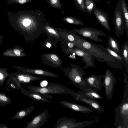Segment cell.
Instances as JSON below:
<instances>
[{"mask_svg": "<svg viewBox=\"0 0 128 128\" xmlns=\"http://www.w3.org/2000/svg\"><path fill=\"white\" fill-rule=\"evenodd\" d=\"M72 44L77 47L89 51L98 61L105 62L111 67L123 70L122 64L110 54L104 46L92 43L80 36Z\"/></svg>", "mask_w": 128, "mask_h": 128, "instance_id": "1", "label": "cell"}, {"mask_svg": "<svg viewBox=\"0 0 128 128\" xmlns=\"http://www.w3.org/2000/svg\"><path fill=\"white\" fill-rule=\"evenodd\" d=\"M126 83L123 98L119 105L114 109V125L118 128H128V81Z\"/></svg>", "mask_w": 128, "mask_h": 128, "instance_id": "2", "label": "cell"}, {"mask_svg": "<svg viewBox=\"0 0 128 128\" xmlns=\"http://www.w3.org/2000/svg\"><path fill=\"white\" fill-rule=\"evenodd\" d=\"M71 67L62 68L61 69L65 74L71 81L72 84L82 90L86 88H92L90 86L83 78L85 73L82 68L78 65L72 63Z\"/></svg>", "mask_w": 128, "mask_h": 128, "instance_id": "3", "label": "cell"}, {"mask_svg": "<svg viewBox=\"0 0 128 128\" xmlns=\"http://www.w3.org/2000/svg\"><path fill=\"white\" fill-rule=\"evenodd\" d=\"M28 88L30 91L42 94H70L74 90L64 86L51 82L45 86H28Z\"/></svg>", "mask_w": 128, "mask_h": 128, "instance_id": "4", "label": "cell"}, {"mask_svg": "<svg viewBox=\"0 0 128 128\" xmlns=\"http://www.w3.org/2000/svg\"><path fill=\"white\" fill-rule=\"evenodd\" d=\"M8 76L6 82L14 84L18 89H20L21 84H30L32 81L39 80L42 79L41 77L35 76L30 73L22 71L11 74Z\"/></svg>", "mask_w": 128, "mask_h": 128, "instance_id": "5", "label": "cell"}, {"mask_svg": "<svg viewBox=\"0 0 128 128\" xmlns=\"http://www.w3.org/2000/svg\"><path fill=\"white\" fill-rule=\"evenodd\" d=\"M70 32L77 33L83 37L90 38L97 42H104L99 36L106 35V34L100 30L89 27H81L79 29L74 28Z\"/></svg>", "mask_w": 128, "mask_h": 128, "instance_id": "6", "label": "cell"}, {"mask_svg": "<svg viewBox=\"0 0 128 128\" xmlns=\"http://www.w3.org/2000/svg\"><path fill=\"white\" fill-rule=\"evenodd\" d=\"M66 53L74 54L82 58L83 62L86 64L83 68L86 69L89 67L93 68L95 66L94 56L88 50L81 48H70L65 49Z\"/></svg>", "mask_w": 128, "mask_h": 128, "instance_id": "7", "label": "cell"}, {"mask_svg": "<svg viewBox=\"0 0 128 128\" xmlns=\"http://www.w3.org/2000/svg\"><path fill=\"white\" fill-rule=\"evenodd\" d=\"M117 4L114 11V22L115 34L119 37L124 34L125 27V21L120 0Z\"/></svg>", "mask_w": 128, "mask_h": 128, "instance_id": "8", "label": "cell"}, {"mask_svg": "<svg viewBox=\"0 0 128 128\" xmlns=\"http://www.w3.org/2000/svg\"><path fill=\"white\" fill-rule=\"evenodd\" d=\"M74 118L62 117L58 120L54 128H82L91 124V121L76 122Z\"/></svg>", "mask_w": 128, "mask_h": 128, "instance_id": "9", "label": "cell"}, {"mask_svg": "<svg viewBox=\"0 0 128 128\" xmlns=\"http://www.w3.org/2000/svg\"><path fill=\"white\" fill-rule=\"evenodd\" d=\"M74 100L84 102L88 105L91 108L98 113L103 112L104 109L96 100L92 99L87 96L80 91L75 92L74 90L70 94Z\"/></svg>", "mask_w": 128, "mask_h": 128, "instance_id": "10", "label": "cell"}, {"mask_svg": "<svg viewBox=\"0 0 128 128\" xmlns=\"http://www.w3.org/2000/svg\"><path fill=\"white\" fill-rule=\"evenodd\" d=\"M102 82L105 90V94L109 99L112 97L114 87L116 82V78L112 71L107 69L106 71Z\"/></svg>", "mask_w": 128, "mask_h": 128, "instance_id": "11", "label": "cell"}, {"mask_svg": "<svg viewBox=\"0 0 128 128\" xmlns=\"http://www.w3.org/2000/svg\"><path fill=\"white\" fill-rule=\"evenodd\" d=\"M47 108L40 114L36 116L30 121L28 122L24 128H40L48 122L49 116Z\"/></svg>", "mask_w": 128, "mask_h": 128, "instance_id": "12", "label": "cell"}, {"mask_svg": "<svg viewBox=\"0 0 128 128\" xmlns=\"http://www.w3.org/2000/svg\"><path fill=\"white\" fill-rule=\"evenodd\" d=\"M20 89L22 93L32 99L41 102H51V100L48 98L52 99V97L48 94H40L30 90H28L22 86Z\"/></svg>", "mask_w": 128, "mask_h": 128, "instance_id": "13", "label": "cell"}, {"mask_svg": "<svg viewBox=\"0 0 128 128\" xmlns=\"http://www.w3.org/2000/svg\"><path fill=\"white\" fill-rule=\"evenodd\" d=\"M42 61L46 64L52 67L61 69L62 61L57 55L54 54H44L42 56Z\"/></svg>", "mask_w": 128, "mask_h": 128, "instance_id": "14", "label": "cell"}, {"mask_svg": "<svg viewBox=\"0 0 128 128\" xmlns=\"http://www.w3.org/2000/svg\"><path fill=\"white\" fill-rule=\"evenodd\" d=\"M60 103L66 108L76 112L86 113L94 112L91 108L76 103L64 100H61Z\"/></svg>", "mask_w": 128, "mask_h": 128, "instance_id": "15", "label": "cell"}, {"mask_svg": "<svg viewBox=\"0 0 128 128\" xmlns=\"http://www.w3.org/2000/svg\"><path fill=\"white\" fill-rule=\"evenodd\" d=\"M104 75L98 76L91 74L85 77L84 79L89 85L94 89L99 91L103 86L102 79L104 78Z\"/></svg>", "mask_w": 128, "mask_h": 128, "instance_id": "16", "label": "cell"}, {"mask_svg": "<svg viewBox=\"0 0 128 128\" xmlns=\"http://www.w3.org/2000/svg\"><path fill=\"white\" fill-rule=\"evenodd\" d=\"M93 12L101 24L108 30L111 31L108 22V14L102 10L96 8L94 9Z\"/></svg>", "mask_w": 128, "mask_h": 128, "instance_id": "17", "label": "cell"}, {"mask_svg": "<svg viewBox=\"0 0 128 128\" xmlns=\"http://www.w3.org/2000/svg\"><path fill=\"white\" fill-rule=\"evenodd\" d=\"M21 71L31 74L40 75L42 76L50 77H58L59 76L54 73L40 69H31L22 68L19 69Z\"/></svg>", "mask_w": 128, "mask_h": 128, "instance_id": "18", "label": "cell"}, {"mask_svg": "<svg viewBox=\"0 0 128 128\" xmlns=\"http://www.w3.org/2000/svg\"><path fill=\"white\" fill-rule=\"evenodd\" d=\"M108 47L122 56L121 50L117 40L114 37L111 36H108Z\"/></svg>", "mask_w": 128, "mask_h": 128, "instance_id": "19", "label": "cell"}, {"mask_svg": "<svg viewBox=\"0 0 128 128\" xmlns=\"http://www.w3.org/2000/svg\"><path fill=\"white\" fill-rule=\"evenodd\" d=\"M34 107L32 106L16 112L12 119L20 120L29 115L34 110Z\"/></svg>", "mask_w": 128, "mask_h": 128, "instance_id": "20", "label": "cell"}, {"mask_svg": "<svg viewBox=\"0 0 128 128\" xmlns=\"http://www.w3.org/2000/svg\"><path fill=\"white\" fill-rule=\"evenodd\" d=\"M80 92L89 98L94 99H103V98L98 94L96 90L92 88L83 89Z\"/></svg>", "mask_w": 128, "mask_h": 128, "instance_id": "21", "label": "cell"}, {"mask_svg": "<svg viewBox=\"0 0 128 128\" xmlns=\"http://www.w3.org/2000/svg\"><path fill=\"white\" fill-rule=\"evenodd\" d=\"M124 16L125 21V27L126 36L128 38V11L127 6L125 0H120Z\"/></svg>", "mask_w": 128, "mask_h": 128, "instance_id": "22", "label": "cell"}, {"mask_svg": "<svg viewBox=\"0 0 128 128\" xmlns=\"http://www.w3.org/2000/svg\"><path fill=\"white\" fill-rule=\"evenodd\" d=\"M122 55L125 62V68L128 74V41L125 42L121 47Z\"/></svg>", "mask_w": 128, "mask_h": 128, "instance_id": "23", "label": "cell"}, {"mask_svg": "<svg viewBox=\"0 0 128 128\" xmlns=\"http://www.w3.org/2000/svg\"><path fill=\"white\" fill-rule=\"evenodd\" d=\"M94 1V0H84L85 8L87 13L89 14H91L96 8Z\"/></svg>", "mask_w": 128, "mask_h": 128, "instance_id": "24", "label": "cell"}, {"mask_svg": "<svg viewBox=\"0 0 128 128\" xmlns=\"http://www.w3.org/2000/svg\"><path fill=\"white\" fill-rule=\"evenodd\" d=\"M106 48L110 54L115 59L119 61L125 67L126 65L125 62L122 56L119 55L108 46Z\"/></svg>", "mask_w": 128, "mask_h": 128, "instance_id": "25", "label": "cell"}, {"mask_svg": "<svg viewBox=\"0 0 128 128\" xmlns=\"http://www.w3.org/2000/svg\"><path fill=\"white\" fill-rule=\"evenodd\" d=\"M12 101L10 98L5 94L0 92V106H4L11 104Z\"/></svg>", "mask_w": 128, "mask_h": 128, "instance_id": "26", "label": "cell"}, {"mask_svg": "<svg viewBox=\"0 0 128 128\" xmlns=\"http://www.w3.org/2000/svg\"><path fill=\"white\" fill-rule=\"evenodd\" d=\"M45 30L49 35L58 39H60L61 37L60 33L56 30L48 26H46Z\"/></svg>", "mask_w": 128, "mask_h": 128, "instance_id": "27", "label": "cell"}, {"mask_svg": "<svg viewBox=\"0 0 128 128\" xmlns=\"http://www.w3.org/2000/svg\"><path fill=\"white\" fill-rule=\"evenodd\" d=\"M66 22L70 24L79 25H83L84 24L80 20L75 17L67 18H66Z\"/></svg>", "mask_w": 128, "mask_h": 128, "instance_id": "28", "label": "cell"}, {"mask_svg": "<svg viewBox=\"0 0 128 128\" xmlns=\"http://www.w3.org/2000/svg\"><path fill=\"white\" fill-rule=\"evenodd\" d=\"M9 75L6 70L0 69V87L2 86Z\"/></svg>", "mask_w": 128, "mask_h": 128, "instance_id": "29", "label": "cell"}, {"mask_svg": "<svg viewBox=\"0 0 128 128\" xmlns=\"http://www.w3.org/2000/svg\"><path fill=\"white\" fill-rule=\"evenodd\" d=\"M76 6L80 10L87 13L84 5V0H75Z\"/></svg>", "mask_w": 128, "mask_h": 128, "instance_id": "30", "label": "cell"}, {"mask_svg": "<svg viewBox=\"0 0 128 128\" xmlns=\"http://www.w3.org/2000/svg\"><path fill=\"white\" fill-rule=\"evenodd\" d=\"M32 21L29 19H26L23 20L22 23L24 26L26 27L29 26L31 25Z\"/></svg>", "mask_w": 128, "mask_h": 128, "instance_id": "31", "label": "cell"}, {"mask_svg": "<svg viewBox=\"0 0 128 128\" xmlns=\"http://www.w3.org/2000/svg\"><path fill=\"white\" fill-rule=\"evenodd\" d=\"M6 84L8 85L12 88L15 90L18 89L16 86L14 84L11 82H6Z\"/></svg>", "mask_w": 128, "mask_h": 128, "instance_id": "32", "label": "cell"}, {"mask_svg": "<svg viewBox=\"0 0 128 128\" xmlns=\"http://www.w3.org/2000/svg\"><path fill=\"white\" fill-rule=\"evenodd\" d=\"M9 128L4 124H0V128Z\"/></svg>", "mask_w": 128, "mask_h": 128, "instance_id": "33", "label": "cell"}, {"mask_svg": "<svg viewBox=\"0 0 128 128\" xmlns=\"http://www.w3.org/2000/svg\"><path fill=\"white\" fill-rule=\"evenodd\" d=\"M26 0H19L18 2L21 4H23L26 2Z\"/></svg>", "mask_w": 128, "mask_h": 128, "instance_id": "34", "label": "cell"}, {"mask_svg": "<svg viewBox=\"0 0 128 128\" xmlns=\"http://www.w3.org/2000/svg\"><path fill=\"white\" fill-rule=\"evenodd\" d=\"M52 3L53 4H55L57 2V0H51Z\"/></svg>", "mask_w": 128, "mask_h": 128, "instance_id": "35", "label": "cell"}, {"mask_svg": "<svg viewBox=\"0 0 128 128\" xmlns=\"http://www.w3.org/2000/svg\"><path fill=\"white\" fill-rule=\"evenodd\" d=\"M46 46L47 47L50 48L51 46V44L50 43L48 42L46 44Z\"/></svg>", "mask_w": 128, "mask_h": 128, "instance_id": "36", "label": "cell"}, {"mask_svg": "<svg viewBox=\"0 0 128 128\" xmlns=\"http://www.w3.org/2000/svg\"><path fill=\"white\" fill-rule=\"evenodd\" d=\"M96 0V1H98L100 0Z\"/></svg>", "mask_w": 128, "mask_h": 128, "instance_id": "37", "label": "cell"}]
</instances>
